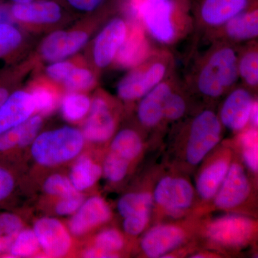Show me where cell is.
Wrapping results in <instances>:
<instances>
[{
	"label": "cell",
	"instance_id": "6da1fadb",
	"mask_svg": "<svg viewBox=\"0 0 258 258\" xmlns=\"http://www.w3.org/2000/svg\"><path fill=\"white\" fill-rule=\"evenodd\" d=\"M238 46L228 42H212L198 57L185 83L200 95L211 99L220 98L237 86Z\"/></svg>",
	"mask_w": 258,
	"mask_h": 258
},
{
	"label": "cell",
	"instance_id": "7a4b0ae2",
	"mask_svg": "<svg viewBox=\"0 0 258 258\" xmlns=\"http://www.w3.org/2000/svg\"><path fill=\"white\" fill-rule=\"evenodd\" d=\"M192 5V0H164L141 8L132 19L143 25L152 40L171 46L195 29Z\"/></svg>",
	"mask_w": 258,
	"mask_h": 258
},
{
	"label": "cell",
	"instance_id": "3957f363",
	"mask_svg": "<svg viewBox=\"0 0 258 258\" xmlns=\"http://www.w3.org/2000/svg\"><path fill=\"white\" fill-rule=\"evenodd\" d=\"M175 59L166 47L156 48L146 60L125 75L118 83L117 93L122 100L141 99L158 84L174 74Z\"/></svg>",
	"mask_w": 258,
	"mask_h": 258
},
{
	"label": "cell",
	"instance_id": "277c9868",
	"mask_svg": "<svg viewBox=\"0 0 258 258\" xmlns=\"http://www.w3.org/2000/svg\"><path fill=\"white\" fill-rule=\"evenodd\" d=\"M84 144L82 132L62 127L37 135L31 144V154L34 160L40 165H58L77 157Z\"/></svg>",
	"mask_w": 258,
	"mask_h": 258
},
{
	"label": "cell",
	"instance_id": "5b68a950",
	"mask_svg": "<svg viewBox=\"0 0 258 258\" xmlns=\"http://www.w3.org/2000/svg\"><path fill=\"white\" fill-rule=\"evenodd\" d=\"M222 123L211 110H205L196 115L190 125L186 147V159L192 165L200 164L220 142Z\"/></svg>",
	"mask_w": 258,
	"mask_h": 258
},
{
	"label": "cell",
	"instance_id": "8992f818",
	"mask_svg": "<svg viewBox=\"0 0 258 258\" xmlns=\"http://www.w3.org/2000/svg\"><path fill=\"white\" fill-rule=\"evenodd\" d=\"M255 5L258 0H198L192 5L195 27L205 35Z\"/></svg>",
	"mask_w": 258,
	"mask_h": 258
},
{
	"label": "cell",
	"instance_id": "52a82bcc",
	"mask_svg": "<svg viewBox=\"0 0 258 258\" xmlns=\"http://www.w3.org/2000/svg\"><path fill=\"white\" fill-rule=\"evenodd\" d=\"M210 42H225L240 45L258 36V5L242 12L204 35Z\"/></svg>",
	"mask_w": 258,
	"mask_h": 258
},
{
	"label": "cell",
	"instance_id": "ba28073f",
	"mask_svg": "<svg viewBox=\"0 0 258 258\" xmlns=\"http://www.w3.org/2000/svg\"><path fill=\"white\" fill-rule=\"evenodd\" d=\"M155 49L143 25L132 19L126 37L114 60L121 67L132 69L146 60Z\"/></svg>",
	"mask_w": 258,
	"mask_h": 258
},
{
	"label": "cell",
	"instance_id": "9c48e42d",
	"mask_svg": "<svg viewBox=\"0 0 258 258\" xmlns=\"http://www.w3.org/2000/svg\"><path fill=\"white\" fill-rule=\"evenodd\" d=\"M154 198L169 215L179 216L192 203V186L182 178L165 177L158 183Z\"/></svg>",
	"mask_w": 258,
	"mask_h": 258
},
{
	"label": "cell",
	"instance_id": "30bf717a",
	"mask_svg": "<svg viewBox=\"0 0 258 258\" xmlns=\"http://www.w3.org/2000/svg\"><path fill=\"white\" fill-rule=\"evenodd\" d=\"M33 231L40 247L47 257H64L71 249L72 240L69 230L58 220L42 217L35 222Z\"/></svg>",
	"mask_w": 258,
	"mask_h": 258
},
{
	"label": "cell",
	"instance_id": "8fae6325",
	"mask_svg": "<svg viewBox=\"0 0 258 258\" xmlns=\"http://www.w3.org/2000/svg\"><path fill=\"white\" fill-rule=\"evenodd\" d=\"M254 225L247 217L228 215L210 224L208 235L214 242L226 246H240L248 242Z\"/></svg>",
	"mask_w": 258,
	"mask_h": 258
},
{
	"label": "cell",
	"instance_id": "7c38bea8",
	"mask_svg": "<svg viewBox=\"0 0 258 258\" xmlns=\"http://www.w3.org/2000/svg\"><path fill=\"white\" fill-rule=\"evenodd\" d=\"M128 29L126 22L118 18L111 20L100 32L93 47L94 62L98 68H106L115 60Z\"/></svg>",
	"mask_w": 258,
	"mask_h": 258
},
{
	"label": "cell",
	"instance_id": "4fadbf2b",
	"mask_svg": "<svg viewBox=\"0 0 258 258\" xmlns=\"http://www.w3.org/2000/svg\"><path fill=\"white\" fill-rule=\"evenodd\" d=\"M254 99L250 91L244 86L232 88L222 103L220 112L222 125L234 132L245 128L249 122L251 107Z\"/></svg>",
	"mask_w": 258,
	"mask_h": 258
},
{
	"label": "cell",
	"instance_id": "5bb4252c",
	"mask_svg": "<svg viewBox=\"0 0 258 258\" xmlns=\"http://www.w3.org/2000/svg\"><path fill=\"white\" fill-rule=\"evenodd\" d=\"M178 82L176 76L171 74L141 98L137 115L142 125L156 126L164 119L166 102Z\"/></svg>",
	"mask_w": 258,
	"mask_h": 258
},
{
	"label": "cell",
	"instance_id": "9a60e30c",
	"mask_svg": "<svg viewBox=\"0 0 258 258\" xmlns=\"http://www.w3.org/2000/svg\"><path fill=\"white\" fill-rule=\"evenodd\" d=\"M111 212L105 200L100 197H92L83 202L71 217L69 228L71 234L81 236L97 226L110 220Z\"/></svg>",
	"mask_w": 258,
	"mask_h": 258
},
{
	"label": "cell",
	"instance_id": "2e32d148",
	"mask_svg": "<svg viewBox=\"0 0 258 258\" xmlns=\"http://www.w3.org/2000/svg\"><path fill=\"white\" fill-rule=\"evenodd\" d=\"M88 113L82 132L85 139L95 143L108 141L114 133L115 121L106 100L95 98Z\"/></svg>",
	"mask_w": 258,
	"mask_h": 258
},
{
	"label": "cell",
	"instance_id": "e0dca14e",
	"mask_svg": "<svg viewBox=\"0 0 258 258\" xmlns=\"http://www.w3.org/2000/svg\"><path fill=\"white\" fill-rule=\"evenodd\" d=\"M249 184L242 166L234 164L229 166L225 179L216 193L215 203L217 208H234L248 197Z\"/></svg>",
	"mask_w": 258,
	"mask_h": 258
},
{
	"label": "cell",
	"instance_id": "ac0fdd59",
	"mask_svg": "<svg viewBox=\"0 0 258 258\" xmlns=\"http://www.w3.org/2000/svg\"><path fill=\"white\" fill-rule=\"evenodd\" d=\"M42 125L40 115H34L0 134V164L18 149L32 144Z\"/></svg>",
	"mask_w": 258,
	"mask_h": 258
},
{
	"label": "cell",
	"instance_id": "d6986e66",
	"mask_svg": "<svg viewBox=\"0 0 258 258\" xmlns=\"http://www.w3.org/2000/svg\"><path fill=\"white\" fill-rule=\"evenodd\" d=\"M184 232L174 225L157 226L142 238L141 246L148 257H164L184 241Z\"/></svg>",
	"mask_w": 258,
	"mask_h": 258
},
{
	"label": "cell",
	"instance_id": "ffe728a7",
	"mask_svg": "<svg viewBox=\"0 0 258 258\" xmlns=\"http://www.w3.org/2000/svg\"><path fill=\"white\" fill-rule=\"evenodd\" d=\"M35 111L31 94L21 91L12 93L0 107V134L23 123Z\"/></svg>",
	"mask_w": 258,
	"mask_h": 258
},
{
	"label": "cell",
	"instance_id": "44dd1931",
	"mask_svg": "<svg viewBox=\"0 0 258 258\" xmlns=\"http://www.w3.org/2000/svg\"><path fill=\"white\" fill-rule=\"evenodd\" d=\"M88 35L82 31L53 32L42 45V55L49 61H57L73 55L86 43Z\"/></svg>",
	"mask_w": 258,
	"mask_h": 258
},
{
	"label": "cell",
	"instance_id": "7402d4cb",
	"mask_svg": "<svg viewBox=\"0 0 258 258\" xmlns=\"http://www.w3.org/2000/svg\"><path fill=\"white\" fill-rule=\"evenodd\" d=\"M13 17L20 21L33 23H52L60 20V6L54 2H30L15 4L11 9Z\"/></svg>",
	"mask_w": 258,
	"mask_h": 258
},
{
	"label": "cell",
	"instance_id": "603a6c76",
	"mask_svg": "<svg viewBox=\"0 0 258 258\" xmlns=\"http://www.w3.org/2000/svg\"><path fill=\"white\" fill-rule=\"evenodd\" d=\"M239 79L244 87L251 90L258 87V43L257 40L246 42L238 47L237 61Z\"/></svg>",
	"mask_w": 258,
	"mask_h": 258
},
{
	"label": "cell",
	"instance_id": "cb8c5ba5",
	"mask_svg": "<svg viewBox=\"0 0 258 258\" xmlns=\"http://www.w3.org/2000/svg\"><path fill=\"white\" fill-rule=\"evenodd\" d=\"M228 169L227 161L219 160L204 169L197 181V190L202 198L210 200L215 196Z\"/></svg>",
	"mask_w": 258,
	"mask_h": 258
},
{
	"label": "cell",
	"instance_id": "d4e9b609",
	"mask_svg": "<svg viewBox=\"0 0 258 258\" xmlns=\"http://www.w3.org/2000/svg\"><path fill=\"white\" fill-rule=\"evenodd\" d=\"M101 166L87 157H80L70 171L69 179L77 191H84L96 184L101 177Z\"/></svg>",
	"mask_w": 258,
	"mask_h": 258
},
{
	"label": "cell",
	"instance_id": "484cf974",
	"mask_svg": "<svg viewBox=\"0 0 258 258\" xmlns=\"http://www.w3.org/2000/svg\"><path fill=\"white\" fill-rule=\"evenodd\" d=\"M111 149V152L130 161L138 157L142 152V139L135 131L123 129L113 139Z\"/></svg>",
	"mask_w": 258,
	"mask_h": 258
},
{
	"label": "cell",
	"instance_id": "4316f807",
	"mask_svg": "<svg viewBox=\"0 0 258 258\" xmlns=\"http://www.w3.org/2000/svg\"><path fill=\"white\" fill-rule=\"evenodd\" d=\"M22 230L23 222L20 217L12 212H0V257L8 252Z\"/></svg>",
	"mask_w": 258,
	"mask_h": 258
},
{
	"label": "cell",
	"instance_id": "83f0119b",
	"mask_svg": "<svg viewBox=\"0 0 258 258\" xmlns=\"http://www.w3.org/2000/svg\"><path fill=\"white\" fill-rule=\"evenodd\" d=\"M91 102L86 95L72 93L64 97L62 102V113L64 118L74 122L82 119L89 112Z\"/></svg>",
	"mask_w": 258,
	"mask_h": 258
},
{
	"label": "cell",
	"instance_id": "f1b7e54d",
	"mask_svg": "<svg viewBox=\"0 0 258 258\" xmlns=\"http://www.w3.org/2000/svg\"><path fill=\"white\" fill-rule=\"evenodd\" d=\"M40 247L33 230H22L5 255L10 257H31L36 254Z\"/></svg>",
	"mask_w": 258,
	"mask_h": 258
},
{
	"label": "cell",
	"instance_id": "f546056e",
	"mask_svg": "<svg viewBox=\"0 0 258 258\" xmlns=\"http://www.w3.org/2000/svg\"><path fill=\"white\" fill-rule=\"evenodd\" d=\"M153 206V198L149 193H129L122 197L118 201V212L125 217L132 214L151 212Z\"/></svg>",
	"mask_w": 258,
	"mask_h": 258
},
{
	"label": "cell",
	"instance_id": "4dcf8cb0",
	"mask_svg": "<svg viewBox=\"0 0 258 258\" xmlns=\"http://www.w3.org/2000/svg\"><path fill=\"white\" fill-rule=\"evenodd\" d=\"M62 83L70 91H82L92 88L96 83V79L91 71L74 66L66 75Z\"/></svg>",
	"mask_w": 258,
	"mask_h": 258
},
{
	"label": "cell",
	"instance_id": "1f68e13d",
	"mask_svg": "<svg viewBox=\"0 0 258 258\" xmlns=\"http://www.w3.org/2000/svg\"><path fill=\"white\" fill-rule=\"evenodd\" d=\"M129 161L118 154L111 152L107 155L102 169L105 176L112 181L118 182L126 175Z\"/></svg>",
	"mask_w": 258,
	"mask_h": 258
},
{
	"label": "cell",
	"instance_id": "d6a6232c",
	"mask_svg": "<svg viewBox=\"0 0 258 258\" xmlns=\"http://www.w3.org/2000/svg\"><path fill=\"white\" fill-rule=\"evenodd\" d=\"M43 189L47 195L60 199L80 192L75 189L69 178L59 174L48 176L44 182Z\"/></svg>",
	"mask_w": 258,
	"mask_h": 258
},
{
	"label": "cell",
	"instance_id": "836d02e7",
	"mask_svg": "<svg viewBox=\"0 0 258 258\" xmlns=\"http://www.w3.org/2000/svg\"><path fill=\"white\" fill-rule=\"evenodd\" d=\"M179 83V81L166 102L164 116L166 120L179 119L186 111V101L180 91Z\"/></svg>",
	"mask_w": 258,
	"mask_h": 258
},
{
	"label": "cell",
	"instance_id": "e575fe53",
	"mask_svg": "<svg viewBox=\"0 0 258 258\" xmlns=\"http://www.w3.org/2000/svg\"><path fill=\"white\" fill-rule=\"evenodd\" d=\"M124 241L118 231L109 229L100 232L95 239V247L106 253L115 254L123 248Z\"/></svg>",
	"mask_w": 258,
	"mask_h": 258
},
{
	"label": "cell",
	"instance_id": "d590c367",
	"mask_svg": "<svg viewBox=\"0 0 258 258\" xmlns=\"http://www.w3.org/2000/svg\"><path fill=\"white\" fill-rule=\"evenodd\" d=\"M21 41L18 29L8 23H0V58L14 50Z\"/></svg>",
	"mask_w": 258,
	"mask_h": 258
},
{
	"label": "cell",
	"instance_id": "8d00e7d4",
	"mask_svg": "<svg viewBox=\"0 0 258 258\" xmlns=\"http://www.w3.org/2000/svg\"><path fill=\"white\" fill-rule=\"evenodd\" d=\"M31 95L33 98L36 111L42 114H47L54 109L55 104V96L52 91L47 88H35Z\"/></svg>",
	"mask_w": 258,
	"mask_h": 258
},
{
	"label": "cell",
	"instance_id": "74e56055",
	"mask_svg": "<svg viewBox=\"0 0 258 258\" xmlns=\"http://www.w3.org/2000/svg\"><path fill=\"white\" fill-rule=\"evenodd\" d=\"M150 212H140L125 217L123 223V230L129 235H139L145 229L149 222Z\"/></svg>",
	"mask_w": 258,
	"mask_h": 258
},
{
	"label": "cell",
	"instance_id": "f35d334b",
	"mask_svg": "<svg viewBox=\"0 0 258 258\" xmlns=\"http://www.w3.org/2000/svg\"><path fill=\"white\" fill-rule=\"evenodd\" d=\"M15 176L7 166L0 164V206L6 203L15 189Z\"/></svg>",
	"mask_w": 258,
	"mask_h": 258
},
{
	"label": "cell",
	"instance_id": "ab89813d",
	"mask_svg": "<svg viewBox=\"0 0 258 258\" xmlns=\"http://www.w3.org/2000/svg\"><path fill=\"white\" fill-rule=\"evenodd\" d=\"M84 202V197L81 192L75 194L67 198H61L55 206V212L60 216L73 215Z\"/></svg>",
	"mask_w": 258,
	"mask_h": 258
},
{
	"label": "cell",
	"instance_id": "60d3db41",
	"mask_svg": "<svg viewBox=\"0 0 258 258\" xmlns=\"http://www.w3.org/2000/svg\"><path fill=\"white\" fill-rule=\"evenodd\" d=\"M74 64L69 62H57L51 64L47 69V74L51 79L58 82H62Z\"/></svg>",
	"mask_w": 258,
	"mask_h": 258
},
{
	"label": "cell",
	"instance_id": "b9f144b4",
	"mask_svg": "<svg viewBox=\"0 0 258 258\" xmlns=\"http://www.w3.org/2000/svg\"><path fill=\"white\" fill-rule=\"evenodd\" d=\"M243 159L246 165L253 171H257L258 169V147H244Z\"/></svg>",
	"mask_w": 258,
	"mask_h": 258
},
{
	"label": "cell",
	"instance_id": "7bdbcfd3",
	"mask_svg": "<svg viewBox=\"0 0 258 258\" xmlns=\"http://www.w3.org/2000/svg\"><path fill=\"white\" fill-rule=\"evenodd\" d=\"M106 0H68L76 9L90 12L96 10L104 3Z\"/></svg>",
	"mask_w": 258,
	"mask_h": 258
},
{
	"label": "cell",
	"instance_id": "ee69618b",
	"mask_svg": "<svg viewBox=\"0 0 258 258\" xmlns=\"http://www.w3.org/2000/svg\"><path fill=\"white\" fill-rule=\"evenodd\" d=\"M162 1H164V0H126V8L131 18H133L134 15L141 8Z\"/></svg>",
	"mask_w": 258,
	"mask_h": 258
},
{
	"label": "cell",
	"instance_id": "f6af8a7d",
	"mask_svg": "<svg viewBox=\"0 0 258 258\" xmlns=\"http://www.w3.org/2000/svg\"><path fill=\"white\" fill-rule=\"evenodd\" d=\"M257 131L255 128L245 131L240 137V142L243 147L257 146Z\"/></svg>",
	"mask_w": 258,
	"mask_h": 258
},
{
	"label": "cell",
	"instance_id": "bcb514c9",
	"mask_svg": "<svg viewBox=\"0 0 258 258\" xmlns=\"http://www.w3.org/2000/svg\"><path fill=\"white\" fill-rule=\"evenodd\" d=\"M249 122L252 123L254 128H257L258 124V103L257 100H254L251 107Z\"/></svg>",
	"mask_w": 258,
	"mask_h": 258
},
{
	"label": "cell",
	"instance_id": "7dc6e473",
	"mask_svg": "<svg viewBox=\"0 0 258 258\" xmlns=\"http://www.w3.org/2000/svg\"><path fill=\"white\" fill-rule=\"evenodd\" d=\"M9 90L5 86H0V107L10 96Z\"/></svg>",
	"mask_w": 258,
	"mask_h": 258
},
{
	"label": "cell",
	"instance_id": "c3c4849f",
	"mask_svg": "<svg viewBox=\"0 0 258 258\" xmlns=\"http://www.w3.org/2000/svg\"><path fill=\"white\" fill-rule=\"evenodd\" d=\"M12 1L14 2L15 4H25V3H30L33 0H12Z\"/></svg>",
	"mask_w": 258,
	"mask_h": 258
}]
</instances>
